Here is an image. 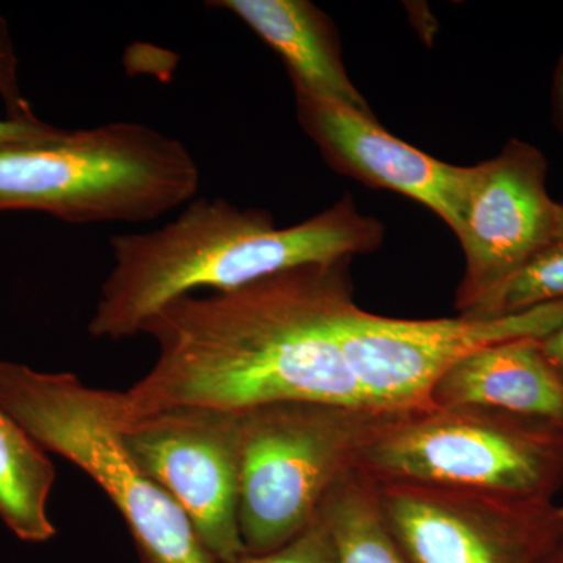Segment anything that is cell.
I'll return each mask as SVG.
<instances>
[{
  "label": "cell",
  "instance_id": "4",
  "mask_svg": "<svg viewBox=\"0 0 563 563\" xmlns=\"http://www.w3.org/2000/svg\"><path fill=\"white\" fill-rule=\"evenodd\" d=\"M0 406L44 451L79 466L120 510L144 563H214L187 515L125 450L117 391L0 362Z\"/></svg>",
  "mask_w": 563,
  "mask_h": 563
},
{
  "label": "cell",
  "instance_id": "1",
  "mask_svg": "<svg viewBox=\"0 0 563 563\" xmlns=\"http://www.w3.org/2000/svg\"><path fill=\"white\" fill-rule=\"evenodd\" d=\"M351 261L312 263L232 291L181 296L144 322L150 372L117 393L122 418L174 407L243 412L274 402L372 407L344 354Z\"/></svg>",
  "mask_w": 563,
  "mask_h": 563
},
{
  "label": "cell",
  "instance_id": "11",
  "mask_svg": "<svg viewBox=\"0 0 563 563\" xmlns=\"http://www.w3.org/2000/svg\"><path fill=\"white\" fill-rule=\"evenodd\" d=\"M302 131L336 173L398 192L457 231L466 166L450 165L385 131L376 114L296 92Z\"/></svg>",
  "mask_w": 563,
  "mask_h": 563
},
{
  "label": "cell",
  "instance_id": "18",
  "mask_svg": "<svg viewBox=\"0 0 563 563\" xmlns=\"http://www.w3.org/2000/svg\"><path fill=\"white\" fill-rule=\"evenodd\" d=\"M0 99L9 120H35L31 102L25 99L18 77V55L9 22L0 16Z\"/></svg>",
  "mask_w": 563,
  "mask_h": 563
},
{
  "label": "cell",
  "instance_id": "15",
  "mask_svg": "<svg viewBox=\"0 0 563 563\" xmlns=\"http://www.w3.org/2000/svg\"><path fill=\"white\" fill-rule=\"evenodd\" d=\"M318 515L331 533L335 563H412L385 523L376 484L358 470L333 485Z\"/></svg>",
  "mask_w": 563,
  "mask_h": 563
},
{
  "label": "cell",
  "instance_id": "21",
  "mask_svg": "<svg viewBox=\"0 0 563 563\" xmlns=\"http://www.w3.org/2000/svg\"><path fill=\"white\" fill-rule=\"evenodd\" d=\"M551 111L555 129L563 139V54L554 69L553 88H551Z\"/></svg>",
  "mask_w": 563,
  "mask_h": 563
},
{
  "label": "cell",
  "instance_id": "10",
  "mask_svg": "<svg viewBox=\"0 0 563 563\" xmlns=\"http://www.w3.org/2000/svg\"><path fill=\"white\" fill-rule=\"evenodd\" d=\"M543 152L510 140L490 161L466 166L454 235L465 269L455 309L466 313L563 233V203L547 190Z\"/></svg>",
  "mask_w": 563,
  "mask_h": 563
},
{
  "label": "cell",
  "instance_id": "17",
  "mask_svg": "<svg viewBox=\"0 0 563 563\" xmlns=\"http://www.w3.org/2000/svg\"><path fill=\"white\" fill-rule=\"evenodd\" d=\"M232 563H335L328 526L318 515L309 528L284 547L265 554H243Z\"/></svg>",
  "mask_w": 563,
  "mask_h": 563
},
{
  "label": "cell",
  "instance_id": "14",
  "mask_svg": "<svg viewBox=\"0 0 563 563\" xmlns=\"http://www.w3.org/2000/svg\"><path fill=\"white\" fill-rule=\"evenodd\" d=\"M54 483L46 451L0 406V518L18 539L41 543L55 536L47 514Z\"/></svg>",
  "mask_w": 563,
  "mask_h": 563
},
{
  "label": "cell",
  "instance_id": "7",
  "mask_svg": "<svg viewBox=\"0 0 563 563\" xmlns=\"http://www.w3.org/2000/svg\"><path fill=\"white\" fill-rule=\"evenodd\" d=\"M562 324L563 299L506 317L439 320L380 317L357 306L344 322V354L372 409L410 412L431 407L433 385L474 352L510 340H542Z\"/></svg>",
  "mask_w": 563,
  "mask_h": 563
},
{
  "label": "cell",
  "instance_id": "19",
  "mask_svg": "<svg viewBox=\"0 0 563 563\" xmlns=\"http://www.w3.org/2000/svg\"><path fill=\"white\" fill-rule=\"evenodd\" d=\"M60 132V129L47 124L35 118V120H0V146L7 144L24 143V141L47 139Z\"/></svg>",
  "mask_w": 563,
  "mask_h": 563
},
{
  "label": "cell",
  "instance_id": "6",
  "mask_svg": "<svg viewBox=\"0 0 563 563\" xmlns=\"http://www.w3.org/2000/svg\"><path fill=\"white\" fill-rule=\"evenodd\" d=\"M396 413L321 402L240 412L239 523L246 553H269L309 528L333 485Z\"/></svg>",
  "mask_w": 563,
  "mask_h": 563
},
{
  "label": "cell",
  "instance_id": "16",
  "mask_svg": "<svg viewBox=\"0 0 563 563\" xmlns=\"http://www.w3.org/2000/svg\"><path fill=\"white\" fill-rule=\"evenodd\" d=\"M563 299V233L525 268L476 303L472 317H506Z\"/></svg>",
  "mask_w": 563,
  "mask_h": 563
},
{
  "label": "cell",
  "instance_id": "2",
  "mask_svg": "<svg viewBox=\"0 0 563 563\" xmlns=\"http://www.w3.org/2000/svg\"><path fill=\"white\" fill-rule=\"evenodd\" d=\"M385 228L350 195L309 220L277 228L268 210L196 199L176 220L111 236L113 268L88 324L95 339L140 335L166 303L202 290L232 291L312 263L352 261L384 242Z\"/></svg>",
  "mask_w": 563,
  "mask_h": 563
},
{
  "label": "cell",
  "instance_id": "22",
  "mask_svg": "<svg viewBox=\"0 0 563 563\" xmlns=\"http://www.w3.org/2000/svg\"><path fill=\"white\" fill-rule=\"evenodd\" d=\"M544 563H563V543L554 551Z\"/></svg>",
  "mask_w": 563,
  "mask_h": 563
},
{
  "label": "cell",
  "instance_id": "20",
  "mask_svg": "<svg viewBox=\"0 0 563 563\" xmlns=\"http://www.w3.org/2000/svg\"><path fill=\"white\" fill-rule=\"evenodd\" d=\"M540 347H542L547 361L563 380V324L540 340Z\"/></svg>",
  "mask_w": 563,
  "mask_h": 563
},
{
  "label": "cell",
  "instance_id": "13",
  "mask_svg": "<svg viewBox=\"0 0 563 563\" xmlns=\"http://www.w3.org/2000/svg\"><path fill=\"white\" fill-rule=\"evenodd\" d=\"M431 407H476L563 429V380L539 339L510 340L474 352L440 377Z\"/></svg>",
  "mask_w": 563,
  "mask_h": 563
},
{
  "label": "cell",
  "instance_id": "3",
  "mask_svg": "<svg viewBox=\"0 0 563 563\" xmlns=\"http://www.w3.org/2000/svg\"><path fill=\"white\" fill-rule=\"evenodd\" d=\"M201 169L180 140L141 122L0 146V211L73 224L144 222L191 202Z\"/></svg>",
  "mask_w": 563,
  "mask_h": 563
},
{
  "label": "cell",
  "instance_id": "9",
  "mask_svg": "<svg viewBox=\"0 0 563 563\" xmlns=\"http://www.w3.org/2000/svg\"><path fill=\"white\" fill-rule=\"evenodd\" d=\"M376 484L385 523L412 563H544L563 507L420 484Z\"/></svg>",
  "mask_w": 563,
  "mask_h": 563
},
{
  "label": "cell",
  "instance_id": "8",
  "mask_svg": "<svg viewBox=\"0 0 563 563\" xmlns=\"http://www.w3.org/2000/svg\"><path fill=\"white\" fill-rule=\"evenodd\" d=\"M122 442L141 470L180 507L214 563L246 554L240 533V412L174 407L118 413Z\"/></svg>",
  "mask_w": 563,
  "mask_h": 563
},
{
  "label": "cell",
  "instance_id": "5",
  "mask_svg": "<svg viewBox=\"0 0 563 563\" xmlns=\"http://www.w3.org/2000/svg\"><path fill=\"white\" fill-rule=\"evenodd\" d=\"M355 470L377 484L554 501L563 488V429L476 407H426L396 413Z\"/></svg>",
  "mask_w": 563,
  "mask_h": 563
},
{
  "label": "cell",
  "instance_id": "12",
  "mask_svg": "<svg viewBox=\"0 0 563 563\" xmlns=\"http://www.w3.org/2000/svg\"><path fill=\"white\" fill-rule=\"evenodd\" d=\"M211 9L235 14L284 62L295 92L374 114L343 63L331 18L309 0H214Z\"/></svg>",
  "mask_w": 563,
  "mask_h": 563
}]
</instances>
